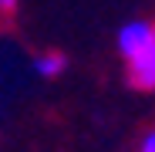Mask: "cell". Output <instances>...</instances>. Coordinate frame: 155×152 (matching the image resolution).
Listing matches in <instances>:
<instances>
[{"label": "cell", "instance_id": "cell-1", "mask_svg": "<svg viewBox=\"0 0 155 152\" xmlns=\"http://www.w3.org/2000/svg\"><path fill=\"white\" fill-rule=\"evenodd\" d=\"M118 54L128 85L155 91V20H128L118 31Z\"/></svg>", "mask_w": 155, "mask_h": 152}, {"label": "cell", "instance_id": "cell-2", "mask_svg": "<svg viewBox=\"0 0 155 152\" xmlns=\"http://www.w3.org/2000/svg\"><path fill=\"white\" fill-rule=\"evenodd\" d=\"M64 68H68V61H64V54H58V51H44V54H37V61H34V71L41 74V78H58V74H64Z\"/></svg>", "mask_w": 155, "mask_h": 152}, {"label": "cell", "instance_id": "cell-3", "mask_svg": "<svg viewBox=\"0 0 155 152\" xmlns=\"http://www.w3.org/2000/svg\"><path fill=\"white\" fill-rule=\"evenodd\" d=\"M138 152H155V129L142 139V145H138Z\"/></svg>", "mask_w": 155, "mask_h": 152}, {"label": "cell", "instance_id": "cell-4", "mask_svg": "<svg viewBox=\"0 0 155 152\" xmlns=\"http://www.w3.org/2000/svg\"><path fill=\"white\" fill-rule=\"evenodd\" d=\"M17 7V0H0V10H14Z\"/></svg>", "mask_w": 155, "mask_h": 152}]
</instances>
